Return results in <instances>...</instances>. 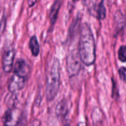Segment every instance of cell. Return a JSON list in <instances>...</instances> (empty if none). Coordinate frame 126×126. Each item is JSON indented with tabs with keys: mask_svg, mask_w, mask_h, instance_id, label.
<instances>
[{
	"mask_svg": "<svg viewBox=\"0 0 126 126\" xmlns=\"http://www.w3.org/2000/svg\"><path fill=\"white\" fill-rule=\"evenodd\" d=\"M78 53L82 62L86 66L94 64L96 59V47L91 30L87 23L82 25L80 30Z\"/></svg>",
	"mask_w": 126,
	"mask_h": 126,
	"instance_id": "1",
	"label": "cell"
},
{
	"mask_svg": "<svg viewBox=\"0 0 126 126\" xmlns=\"http://www.w3.org/2000/svg\"><path fill=\"white\" fill-rule=\"evenodd\" d=\"M60 63L56 58L53 60L46 78V96L48 102H52L56 97L61 84Z\"/></svg>",
	"mask_w": 126,
	"mask_h": 126,
	"instance_id": "2",
	"label": "cell"
},
{
	"mask_svg": "<svg viewBox=\"0 0 126 126\" xmlns=\"http://www.w3.org/2000/svg\"><path fill=\"white\" fill-rule=\"evenodd\" d=\"M81 60L77 50H72L67 58V70L70 76L77 75L81 69Z\"/></svg>",
	"mask_w": 126,
	"mask_h": 126,
	"instance_id": "3",
	"label": "cell"
},
{
	"mask_svg": "<svg viewBox=\"0 0 126 126\" xmlns=\"http://www.w3.org/2000/svg\"><path fill=\"white\" fill-rule=\"evenodd\" d=\"M15 55V49L12 46H9L4 50L2 55L1 64L2 70L6 73H9L13 68Z\"/></svg>",
	"mask_w": 126,
	"mask_h": 126,
	"instance_id": "4",
	"label": "cell"
},
{
	"mask_svg": "<svg viewBox=\"0 0 126 126\" xmlns=\"http://www.w3.org/2000/svg\"><path fill=\"white\" fill-rule=\"evenodd\" d=\"M27 78L21 77L14 73L9 81L8 90L9 92L14 94L21 91L25 85Z\"/></svg>",
	"mask_w": 126,
	"mask_h": 126,
	"instance_id": "5",
	"label": "cell"
},
{
	"mask_svg": "<svg viewBox=\"0 0 126 126\" xmlns=\"http://www.w3.org/2000/svg\"><path fill=\"white\" fill-rule=\"evenodd\" d=\"M20 112L17 108H10L4 116L3 126H17L19 121Z\"/></svg>",
	"mask_w": 126,
	"mask_h": 126,
	"instance_id": "6",
	"label": "cell"
},
{
	"mask_svg": "<svg viewBox=\"0 0 126 126\" xmlns=\"http://www.w3.org/2000/svg\"><path fill=\"white\" fill-rule=\"evenodd\" d=\"M30 72V68L25 60L20 59L16 62L14 65V73L27 79Z\"/></svg>",
	"mask_w": 126,
	"mask_h": 126,
	"instance_id": "7",
	"label": "cell"
},
{
	"mask_svg": "<svg viewBox=\"0 0 126 126\" xmlns=\"http://www.w3.org/2000/svg\"><path fill=\"white\" fill-rule=\"evenodd\" d=\"M93 10L98 19L103 20L106 18V9L104 4V0H96L94 4Z\"/></svg>",
	"mask_w": 126,
	"mask_h": 126,
	"instance_id": "8",
	"label": "cell"
},
{
	"mask_svg": "<svg viewBox=\"0 0 126 126\" xmlns=\"http://www.w3.org/2000/svg\"><path fill=\"white\" fill-rule=\"evenodd\" d=\"M61 3L62 2L61 0H55L51 7L49 17L51 25L52 26L54 25L58 19V13L61 6Z\"/></svg>",
	"mask_w": 126,
	"mask_h": 126,
	"instance_id": "9",
	"label": "cell"
},
{
	"mask_svg": "<svg viewBox=\"0 0 126 126\" xmlns=\"http://www.w3.org/2000/svg\"><path fill=\"white\" fill-rule=\"evenodd\" d=\"M55 113L59 118H65L68 114V103L65 99H63L57 104L55 108Z\"/></svg>",
	"mask_w": 126,
	"mask_h": 126,
	"instance_id": "10",
	"label": "cell"
},
{
	"mask_svg": "<svg viewBox=\"0 0 126 126\" xmlns=\"http://www.w3.org/2000/svg\"><path fill=\"white\" fill-rule=\"evenodd\" d=\"M114 22L116 29L118 31L121 30L126 24V18L124 14L120 10L116 12L114 14Z\"/></svg>",
	"mask_w": 126,
	"mask_h": 126,
	"instance_id": "11",
	"label": "cell"
},
{
	"mask_svg": "<svg viewBox=\"0 0 126 126\" xmlns=\"http://www.w3.org/2000/svg\"><path fill=\"white\" fill-rule=\"evenodd\" d=\"M28 46L32 55L34 57L38 56L40 52V46L36 36H32L31 37L29 41Z\"/></svg>",
	"mask_w": 126,
	"mask_h": 126,
	"instance_id": "12",
	"label": "cell"
},
{
	"mask_svg": "<svg viewBox=\"0 0 126 126\" xmlns=\"http://www.w3.org/2000/svg\"><path fill=\"white\" fill-rule=\"evenodd\" d=\"M118 58L122 62H126V46H121L118 50Z\"/></svg>",
	"mask_w": 126,
	"mask_h": 126,
	"instance_id": "13",
	"label": "cell"
},
{
	"mask_svg": "<svg viewBox=\"0 0 126 126\" xmlns=\"http://www.w3.org/2000/svg\"><path fill=\"white\" fill-rule=\"evenodd\" d=\"M102 118V113L99 108H95L92 112V120L94 123H97Z\"/></svg>",
	"mask_w": 126,
	"mask_h": 126,
	"instance_id": "14",
	"label": "cell"
},
{
	"mask_svg": "<svg viewBox=\"0 0 126 126\" xmlns=\"http://www.w3.org/2000/svg\"><path fill=\"white\" fill-rule=\"evenodd\" d=\"M118 73L121 79L126 83V68L121 67L119 69Z\"/></svg>",
	"mask_w": 126,
	"mask_h": 126,
	"instance_id": "15",
	"label": "cell"
},
{
	"mask_svg": "<svg viewBox=\"0 0 126 126\" xmlns=\"http://www.w3.org/2000/svg\"><path fill=\"white\" fill-rule=\"evenodd\" d=\"M41 126V121L39 119H35L32 121L29 124L28 126Z\"/></svg>",
	"mask_w": 126,
	"mask_h": 126,
	"instance_id": "16",
	"label": "cell"
},
{
	"mask_svg": "<svg viewBox=\"0 0 126 126\" xmlns=\"http://www.w3.org/2000/svg\"><path fill=\"white\" fill-rule=\"evenodd\" d=\"M37 2V0H28V4L29 7H32Z\"/></svg>",
	"mask_w": 126,
	"mask_h": 126,
	"instance_id": "17",
	"label": "cell"
},
{
	"mask_svg": "<svg viewBox=\"0 0 126 126\" xmlns=\"http://www.w3.org/2000/svg\"><path fill=\"white\" fill-rule=\"evenodd\" d=\"M78 126H86V125L84 122H80L78 124Z\"/></svg>",
	"mask_w": 126,
	"mask_h": 126,
	"instance_id": "18",
	"label": "cell"
},
{
	"mask_svg": "<svg viewBox=\"0 0 126 126\" xmlns=\"http://www.w3.org/2000/svg\"><path fill=\"white\" fill-rule=\"evenodd\" d=\"M72 1H73V2H76V1H79V0H72Z\"/></svg>",
	"mask_w": 126,
	"mask_h": 126,
	"instance_id": "19",
	"label": "cell"
}]
</instances>
